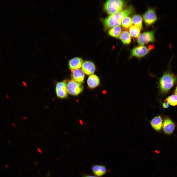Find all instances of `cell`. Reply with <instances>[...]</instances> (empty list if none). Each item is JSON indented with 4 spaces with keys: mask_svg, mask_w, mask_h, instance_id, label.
I'll return each instance as SVG.
<instances>
[{
    "mask_svg": "<svg viewBox=\"0 0 177 177\" xmlns=\"http://www.w3.org/2000/svg\"><path fill=\"white\" fill-rule=\"evenodd\" d=\"M133 11V8L130 6L124 10L111 15L104 19L103 21L104 27L106 29L109 28L119 26L123 19L131 14Z\"/></svg>",
    "mask_w": 177,
    "mask_h": 177,
    "instance_id": "cell-1",
    "label": "cell"
},
{
    "mask_svg": "<svg viewBox=\"0 0 177 177\" xmlns=\"http://www.w3.org/2000/svg\"><path fill=\"white\" fill-rule=\"evenodd\" d=\"M175 76L169 72L164 73L160 80L159 85L161 90L165 93L173 86L175 81Z\"/></svg>",
    "mask_w": 177,
    "mask_h": 177,
    "instance_id": "cell-2",
    "label": "cell"
},
{
    "mask_svg": "<svg viewBox=\"0 0 177 177\" xmlns=\"http://www.w3.org/2000/svg\"><path fill=\"white\" fill-rule=\"evenodd\" d=\"M124 4V1L122 0H108L104 3V10L108 14L111 15L121 11Z\"/></svg>",
    "mask_w": 177,
    "mask_h": 177,
    "instance_id": "cell-3",
    "label": "cell"
},
{
    "mask_svg": "<svg viewBox=\"0 0 177 177\" xmlns=\"http://www.w3.org/2000/svg\"><path fill=\"white\" fill-rule=\"evenodd\" d=\"M66 87L68 93L73 96H76L83 91V87L81 83L72 80H66Z\"/></svg>",
    "mask_w": 177,
    "mask_h": 177,
    "instance_id": "cell-4",
    "label": "cell"
},
{
    "mask_svg": "<svg viewBox=\"0 0 177 177\" xmlns=\"http://www.w3.org/2000/svg\"><path fill=\"white\" fill-rule=\"evenodd\" d=\"M57 96L60 99L67 98L68 96L66 87V80L57 82L55 87Z\"/></svg>",
    "mask_w": 177,
    "mask_h": 177,
    "instance_id": "cell-5",
    "label": "cell"
},
{
    "mask_svg": "<svg viewBox=\"0 0 177 177\" xmlns=\"http://www.w3.org/2000/svg\"><path fill=\"white\" fill-rule=\"evenodd\" d=\"M154 31L152 30L143 32L138 37L137 42L140 45H143L149 42H153L155 40Z\"/></svg>",
    "mask_w": 177,
    "mask_h": 177,
    "instance_id": "cell-6",
    "label": "cell"
},
{
    "mask_svg": "<svg viewBox=\"0 0 177 177\" xmlns=\"http://www.w3.org/2000/svg\"><path fill=\"white\" fill-rule=\"evenodd\" d=\"M149 47H147L143 45L134 47L131 51V55L138 58L144 57L147 54L151 49L152 46Z\"/></svg>",
    "mask_w": 177,
    "mask_h": 177,
    "instance_id": "cell-7",
    "label": "cell"
},
{
    "mask_svg": "<svg viewBox=\"0 0 177 177\" xmlns=\"http://www.w3.org/2000/svg\"><path fill=\"white\" fill-rule=\"evenodd\" d=\"M143 18L144 22L147 26L153 24L157 19L154 10L152 9H149L143 15Z\"/></svg>",
    "mask_w": 177,
    "mask_h": 177,
    "instance_id": "cell-8",
    "label": "cell"
},
{
    "mask_svg": "<svg viewBox=\"0 0 177 177\" xmlns=\"http://www.w3.org/2000/svg\"><path fill=\"white\" fill-rule=\"evenodd\" d=\"M174 122L169 118H165L162 124V128L164 133L167 134L172 133L175 128Z\"/></svg>",
    "mask_w": 177,
    "mask_h": 177,
    "instance_id": "cell-9",
    "label": "cell"
},
{
    "mask_svg": "<svg viewBox=\"0 0 177 177\" xmlns=\"http://www.w3.org/2000/svg\"><path fill=\"white\" fill-rule=\"evenodd\" d=\"M71 71V76L72 80L80 83L83 82L85 75L83 71L78 69Z\"/></svg>",
    "mask_w": 177,
    "mask_h": 177,
    "instance_id": "cell-10",
    "label": "cell"
},
{
    "mask_svg": "<svg viewBox=\"0 0 177 177\" xmlns=\"http://www.w3.org/2000/svg\"><path fill=\"white\" fill-rule=\"evenodd\" d=\"M82 67L83 71L88 75L92 74L95 72L96 69L94 63L89 61H86L84 62Z\"/></svg>",
    "mask_w": 177,
    "mask_h": 177,
    "instance_id": "cell-11",
    "label": "cell"
},
{
    "mask_svg": "<svg viewBox=\"0 0 177 177\" xmlns=\"http://www.w3.org/2000/svg\"><path fill=\"white\" fill-rule=\"evenodd\" d=\"M83 63L82 59L79 57H76L70 59L69 61V69L71 71L80 68Z\"/></svg>",
    "mask_w": 177,
    "mask_h": 177,
    "instance_id": "cell-12",
    "label": "cell"
},
{
    "mask_svg": "<svg viewBox=\"0 0 177 177\" xmlns=\"http://www.w3.org/2000/svg\"><path fill=\"white\" fill-rule=\"evenodd\" d=\"M150 123L152 127L155 130L159 131L161 130L162 127V118L160 116H156L152 119Z\"/></svg>",
    "mask_w": 177,
    "mask_h": 177,
    "instance_id": "cell-13",
    "label": "cell"
},
{
    "mask_svg": "<svg viewBox=\"0 0 177 177\" xmlns=\"http://www.w3.org/2000/svg\"><path fill=\"white\" fill-rule=\"evenodd\" d=\"M87 83L89 88H93L99 85L100 83V80L97 75L92 74L90 75L88 77Z\"/></svg>",
    "mask_w": 177,
    "mask_h": 177,
    "instance_id": "cell-14",
    "label": "cell"
},
{
    "mask_svg": "<svg viewBox=\"0 0 177 177\" xmlns=\"http://www.w3.org/2000/svg\"><path fill=\"white\" fill-rule=\"evenodd\" d=\"M92 170L94 174L98 177L103 175L107 172L105 167L103 165H94L92 167Z\"/></svg>",
    "mask_w": 177,
    "mask_h": 177,
    "instance_id": "cell-15",
    "label": "cell"
},
{
    "mask_svg": "<svg viewBox=\"0 0 177 177\" xmlns=\"http://www.w3.org/2000/svg\"><path fill=\"white\" fill-rule=\"evenodd\" d=\"M119 38L124 44H129L131 41V36L129 32L126 31L122 32Z\"/></svg>",
    "mask_w": 177,
    "mask_h": 177,
    "instance_id": "cell-16",
    "label": "cell"
},
{
    "mask_svg": "<svg viewBox=\"0 0 177 177\" xmlns=\"http://www.w3.org/2000/svg\"><path fill=\"white\" fill-rule=\"evenodd\" d=\"M121 28L119 26H115L112 28L108 31L109 35L116 38L119 37L121 33Z\"/></svg>",
    "mask_w": 177,
    "mask_h": 177,
    "instance_id": "cell-17",
    "label": "cell"
},
{
    "mask_svg": "<svg viewBox=\"0 0 177 177\" xmlns=\"http://www.w3.org/2000/svg\"><path fill=\"white\" fill-rule=\"evenodd\" d=\"M132 21L135 26L140 29L142 28V18L140 15L138 14L133 15L132 17Z\"/></svg>",
    "mask_w": 177,
    "mask_h": 177,
    "instance_id": "cell-18",
    "label": "cell"
},
{
    "mask_svg": "<svg viewBox=\"0 0 177 177\" xmlns=\"http://www.w3.org/2000/svg\"><path fill=\"white\" fill-rule=\"evenodd\" d=\"M129 32L131 36L137 38L140 35V29L135 26H132L129 27Z\"/></svg>",
    "mask_w": 177,
    "mask_h": 177,
    "instance_id": "cell-19",
    "label": "cell"
},
{
    "mask_svg": "<svg viewBox=\"0 0 177 177\" xmlns=\"http://www.w3.org/2000/svg\"><path fill=\"white\" fill-rule=\"evenodd\" d=\"M133 23L132 19L130 17L126 16L122 20L121 24L122 26L125 28H127L130 27Z\"/></svg>",
    "mask_w": 177,
    "mask_h": 177,
    "instance_id": "cell-20",
    "label": "cell"
},
{
    "mask_svg": "<svg viewBox=\"0 0 177 177\" xmlns=\"http://www.w3.org/2000/svg\"><path fill=\"white\" fill-rule=\"evenodd\" d=\"M166 100L170 105L172 106H175L177 105V95L173 94L168 96Z\"/></svg>",
    "mask_w": 177,
    "mask_h": 177,
    "instance_id": "cell-21",
    "label": "cell"
},
{
    "mask_svg": "<svg viewBox=\"0 0 177 177\" xmlns=\"http://www.w3.org/2000/svg\"><path fill=\"white\" fill-rule=\"evenodd\" d=\"M162 106L164 108H167L169 107V104L167 102H164L162 104Z\"/></svg>",
    "mask_w": 177,
    "mask_h": 177,
    "instance_id": "cell-22",
    "label": "cell"
},
{
    "mask_svg": "<svg viewBox=\"0 0 177 177\" xmlns=\"http://www.w3.org/2000/svg\"><path fill=\"white\" fill-rule=\"evenodd\" d=\"M83 177H98L97 176H91L89 175H86Z\"/></svg>",
    "mask_w": 177,
    "mask_h": 177,
    "instance_id": "cell-23",
    "label": "cell"
},
{
    "mask_svg": "<svg viewBox=\"0 0 177 177\" xmlns=\"http://www.w3.org/2000/svg\"><path fill=\"white\" fill-rule=\"evenodd\" d=\"M174 93L176 95H177V86L176 87L175 91Z\"/></svg>",
    "mask_w": 177,
    "mask_h": 177,
    "instance_id": "cell-24",
    "label": "cell"
},
{
    "mask_svg": "<svg viewBox=\"0 0 177 177\" xmlns=\"http://www.w3.org/2000/svg\"><path fill=\"white\" fill-rule=\"evenodd\" d=\"M48 175H49L48 174V175H47V177H48Z\"/></svg>",
    "mask_w": 177,
    "mask_h": 177,
    "instance_id": "cell-25",
    "label": "cell"
}]
</instances>
